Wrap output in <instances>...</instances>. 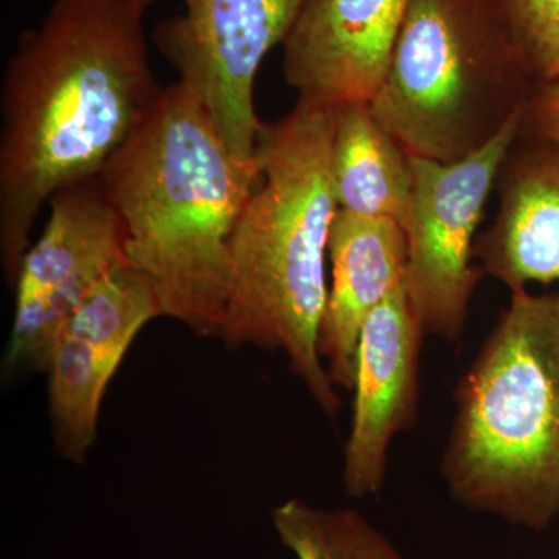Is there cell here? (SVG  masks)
<instances>
[{
	"label": "cell",
	"instance_id": "obj_1",
	"mask_svg": "<svg viewBox=\"0 0 559 559\" xmlns=\"http://www.w3.org/2000/svg\"><path fill=\"white\" fill-rule=\"evenodd\" d=\"M154 0H55L17 39L0 97V259L11 286L40 209L100 176L162 90L145 16Z\"/></svg>",
	"mask_w": 559,
	"mask_h": 559
},
{
	"label": "cell",
	"instance_id": "obj_2",
	"mask_svg": "<svg viewBox=\"0 0 559 559\" xmlns=\"http://www.w3.org/2000/svg\"><path fill=\"white\" fill-rule=\"evenodd\" d=\"M98 178L123 223L127 261L150 280L162 318L223 337L231 235L259 162L227 146L200 91L179 79Z\"/></svg>",
	"mask_w": 559,
	"mask_h": 559
},
{
	"label": "cell",
	"instance_id": "obj_3",
	"mask_svg": "<svg viewBox=\"0 0 559 559\" xmlns=\"http://www.w3.org/2000/svg\"><path fill=\"white\" fill-rule=\"evenodd\" d=\"M337 109L297 100L257 143L261 179L230 242L223 337L229 347L285 353L316 404L334 418L341 395L319 352L331 227L340 207L330 173Z\"/></svg>",
	"mask_w": 559,
	"mask_h": 559
},
{
	"label": "cell",
	"instance_id": "obj_4",
	"mask_svg": "<svg viewBox=\"0 0 559 559\" xmlns=\"http://www.w3.org/2000/svg\"><path fill=\"white\" fill-rule=\"evenodd\" d=\"M440 474L454 502L513 527L559 516V293H511L454 392Z\"/></svg>",
	"mask_w": 559,
	"mask_h": 559
},
{
	"label": "cell",
	"instance_id": "obj_5",
	"mask_svg": "<svg viewBox=\"0 0 559 559\" xmlns=\"http://www.w3.org/2000/svg\"><path fill=\"white\" fill-rule=\"evenodd\" d=\"M536 86L500 0H411L369 106L409 156L454 162L522 116Z\"/></svg>",
	"mask_w": 559,
	"mask_h": 559
},
{
	"label": "cell",
	"instance_id": "obj_6",
	"mask_svg": "<svg viewBox=\"0 0 559 559\" xmlns=\"http://www.w3.org/2000/svg\"><path fill=\"white\" fill-rule=\"evenodd\" d=\"M522 117L463 159L412 157L414 193L403 226V288L425 336L451 344L462 340L474 290L484 275L473 264L477 229L503 162L520 139Z\"/></svg>",
	"mask_w": 559,
	"mask_h": 559
},
{
	"label": "cell",
	"instance_id": "obj_7",
	"mask_svg": "<svg viewBox=\"0 0 559 559\" xmlns=\"http://www.w3.org/2000/svg\"><path fill=\"white\" fill-rule=\"evenodd\" d=\"M180 3L182 13L154 28V44L179 79L200 91L227 146L241 159L255 160L264 124L255 108L257 76L267 55L288 38L301 0Z\"/></svg>",
	"mask_w": 559,
	"mask_h": 559
},
{
	"label": "cell",
	"instance_id": "obj_8",
	"mask_svg": "<svg viewBox=\"0 0 559 559\" xmlns=\"http://www.w3.org/2000/svg\"><path fill=\"white\" fill-rule=\"evenodd\" d=\"M49 207L43 235L14 280L9 369L46 371L58 334L83 297L106 272L128 263L123 223L98 176L58 191Z\"/></svg>",
	"mask_w": 559,
	"mask_h": 559
},
{
	"label": "cell",
	"instance_id": "obj_9",
	"mask_svg": "<svg viewBox=\"0 0 559 559\" xmlns=\"http://www.w3.org/2000/svg\"><path fill=\"white\" fill-rule=\"evenodd\" d=\"M425 337L403 286L364 323L342 463V487L349 498L366 499L381 491L393 440L417 425Z\"/></svg>",
	"mask_w": 559,
	"mask_h": 559
},
{
	"label": "cell",
	"instance_id": "obj_10",
	"mask_svg": "<svg viewBox=\"0 0 559 559\" xmlns=\"http://www.w3.org/2000/svg\"><path fill=\"white\" fill-rule=\"evenodd\" d=\"M411 0H301L283 44V75L300 100L370 105Z\"/></svg>",
	"mask_w": 559,
	"mask_h": 559
},
{
	"label": "cell",
	"instance_id": "obj_11",
	"mask_svg": "<svg viewBox=\"0 0 559 559\" xmlns=\"http://www.w3.org/2000/svg\"><path fill=\"white\" fill-rule=\"evenodd\" d=\"M496 186L498 215L474 248L481 272L511 293L559 283V145L520 135Z\"/></svg>",
	"mask_w": 559,
	"mask_h": 559
},
{
	"label": "cell",
	"instance_id": "obj_12",
	"mask_svg": "<svg viewBox=\"0 0 559 559\" xmlns=\"http://www.w3.org/2000/svg\"><path fill=\"white\" fill-rule=\"evenodd\" d=\"M329 260L319 352L334 385L353 390L364 323L404 285L406 235L396 221L340 210L331 227Z\"/></svg>",
	"mask_w": 559,
	"mask_h": 559
},
{
	"label": "cell",
	"instance_id": "obj_13",
	"mask_svg": "<svg viewBox=\"0 0 559 559\" xmlns=\"http://www.w3.org/2000/svg\"><path fill=\"white\" fill-rule=\"evenodd\" d=\"M330 173L342 212L404 226L414 193L412 156L385 131L369 105L337 109Z\"/></svg>",
	"mask_w": 559,
	"mask_h": 559
},
{
	"label": "cell",
	"instance_id": "obj_14",
	"mask_svg": "<svg viewBox=\"0 0 559 559\" xmlns=\"http://www.w3.org/2000/svg\"><path fill=\"white\" fill-rule=\"evenodd\" d=\"M121 359L60 333L47 366L55 447L62 457L83 463L97 439L106 390Z\"/></svg>",
	"mask_w": 559,
	"mask_h": 559
},
{
	"label": "cell",
	"instance_id": "obj_15",
	"mask_svg": "<svg viewBox=\"0 0 559 559\" xmlns=\"http://www.w3.org/2000/svg\"><path fill=\"white\" fill-rule=\"evenodd\" d=\"M156 318H162L160 304L150 280L121 263L92 286L60 333L123 360L143 326Z\"/></svg>",
	"mask_w": 559,
	"mask_h": 559
},
{
	"label": "cell",
	"instance_id": "obj_16",
	"mask_svg": "<svg viewBox=\"0 0 559 559\" xmlns=\"http://www.w3.org/2000/svg\"><path fill=\"white\" fill-rule=\"evenodd\" d=\"M271 521L296 559H407L359 510L289 499L271 511Z\"/></svg>",
	"mask_w": 559,
	"mask_h": 559
},
{
	"label": "cell",
	"instance_id": "obj_17",
	"mask_svg": "<svg viewBox=\"0 0 559 559\" xmlns=\"http://www.w3.org/2000/svg\"><path fill=\"white\" fill-rule=\"evenodd\" d=\"M536 83L559 79V0H500Z\"/></svg>",
	"mask_w": 559,
	"mask_h": 559
},
{
	"label": "cell",
	"instance_id": "obj_18",
	"mask_svg": "<svg viewBox=\"0 0 559 559\" xmlns=\"http://www.w3.org/2000/svg\"><path fill=\"white\" fill-rule=\"evenodd\" d=\"M520 135L559 145V79L536 86L525 106Z\"/></svg>",
	"mask_w": 559,
	"mask_h": 559
}]
</instances>
